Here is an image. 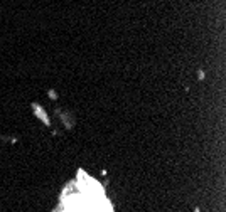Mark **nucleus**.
Returning <instances> with one entry per match:
<instances>
[{
	"label": "nucleus",
	"instance_id": "f257e3e1",
	"mask_svg": "<svg viewBox=\"0 0 226 212\" xmlns=\"http://www.w3.org/2000/svg\"><path fill=\"white\" fill-rule=\"evenodd\" d=\"M194 212H199V209H196V210H194Z\"/></svg>",
	"mask_w": 226,
	"mask_h": 212
}]
</instances>
